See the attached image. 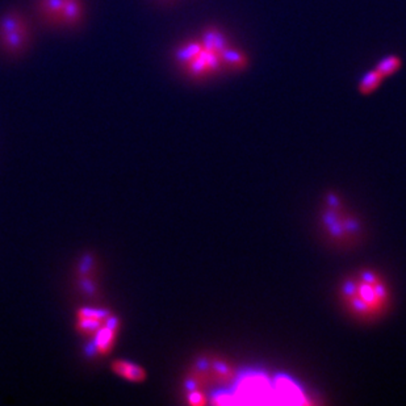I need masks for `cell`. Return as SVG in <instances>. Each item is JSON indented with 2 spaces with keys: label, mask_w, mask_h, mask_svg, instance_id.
Returning <instances> with one entry per match:
<instances>
[{
  "label": "cell",
  "mask_w": 406,
  "mask_h": 406,
  "mask_svg": "<svg viewBox=\"0 0 406 406\" xmlns=\"http://www.w3.org/2000/svg\"><path fill=\"white\" fill-rule=\"evenodd\" d=\"M274 397H280L281 402H305L303 400V391L298 388L292 379L281 376L274 383Z\"/></svg>",
  "instance_id": "cell-12"
},
{
  "label": "cell",
  "mask_w": 406,
  "mask_h": 406,
  "mask_svg": "<svg viewBox=\"0 0 406 406\" xmlns=\"http://www.w3.org/2000/svg\"><path fill=\"white\" fill-rule=\"evenodd\" d=\"M175 61L186 75L194 80H212L225 71L217 54L205 48L200 39L180 44L175 51Z\"/></svg>",
  "instance_id": "cell-2"
},
{
  "label": "cell",
  "mask_w": 406,
  "mask_h": 406,
  "mask_svg": "<svg viewBox=\"0 0 406 406\" xmlns=\"http://www.w3.org/2000/svg\"><path fill=\"white\" fill-rule=\"evenodd\" d=\"M324 225L330 237L341 242H345L346 239H354L359 231L357 221L342 208L336 195L327 198L326 210L324 213Z\"/></svg>",
  "instance_id": "cell-3"
},
{
  "label": "cell",
  "mask_w": 406,
  "mask_h": 406,
  "mask_svg": "<svg viewBox=\"0 0 406 406\" xmlns=\"http://www.w3.org/2000/svg\"><path fill=\"white\" fill-rule=\"evenodd\" d=\"M384 80V77L376 69L369 70L362 77L357 89L362 95H371L377 91Z\"/></svg>",
  "instance_id": "cell-13"
},
{
  "label": "cell",
  "mask_w": 406,
  "mask_h": 406,
  "mask_svg": "<svg viewBox=\"0 0 406 406\" xmlns=\"http://www.w3.org/2000/svg\"><path fill=\"white\" fill-rule=\"evenodd\" d=\"M37 7L42 19L57 27H74L83 16L80 0H39Z\"/></svg>",
  "instance_id": "cell-4"
},
{
  "label": "cell",
  "mask_w": 406,
  "mask_h": 406,
  "mask_svg": "<svg viewBox=\"0 0 406 406\" xmlns=\"http://www.w3.org/2000/svg\"><path fill=\"white\" fill-rule=\"evenodd\" d=\"M274 393V386L271 384V380L265 375H248L242 377L238 381L236 393L233 396H242L248 398H255L254 401H262L260 397L271 396Z\"/></svg>",
  "instance_id": "cell-6"
},
{
  "label": "cell",
  "mask_w": 406,
  "mask_h": 406,
  "mask_svg": "<svg viewBox=\"0 0 406 406\" xmlns=\"http://www.w3.org/2000/svg\"><path fill=\"white\" fill-rule=\"evenodd\" d=\"M163 1H166V3H169V1H172V0H163Z\"/></svg>",
  "instance_id": "cell-15"
},
{
  "label": "cell",
  "mask_w": 406,
  "mask_h": 406,
  "mask_svg": "<svg viewBox=\"0 0 406 406\" xmlns=\"http://www.w3.org/2000/svg\"><path fill=\"white\" fill-rule=\"evenodd\" d=\"M110 368L116 376L130 383H142L146 379V371L142 367L125 359H118L112 362Z\"/></svg>",
  "instance_id": "cell-11"
},
{
  "label": "cell",
  "mask_w": 406,
  "mask_h": 406,
  "mask_svg": "<svg viewBox=\"0 0 406 406\" xmlns=\"http://www.w3.org/2000/svg\"><path fill=\"white\" fill-rule=\"evenodd\" d=\"M341 298L347 312L360 321H375L386 315L391 289L375 269H360L342 283Z\"/></svg>",
  "instance_id": "cell-1"
},
{
  "label": "cell",
  "mask_w": 406,
  "mask_h": 406,
  "mask_svg": "<svg viewBox=\"0 0 406 406\" xmlns=\"http://www.w3.org/2000/svg\"><path fill=\"white\" fill-rule=\"evenodd\" d=\"M108 319L107 313L101 309L83 307L78 310V315H77V327L80 334L92 337Z\"/></svg>",
  "instance_id": "cell-7"
},
{
  "label": "cell",
  "mask_w": 406,
  "mask_h": 406,
  "mask_svg": "<svg viewBox=\"0 0 406 406\" xmlns=\"http://www.w3.org/2000/svg\"><path fill=\"white\" fill-rule=\"evenodd\" d=\"M220 60L224 66V70L230 72L245 71L248 69V65H250L248 54L233 44L221 54Z\"/></svg>",
  "instance_id": "cell-10"
},
{
  "label": "cell",
  "mask_w": 406,
  "mask_h": 406,
  "mask_svg": "<svg viewBox=\"0 0 406 406\" xmlns=\"http://www.w3.org/2000/svg\"><path fill=\"white\" fill-rule=\"evenodd\" d=\"M116 333H118V322L115 321V318H109L108 321L91 337L94 339L95 351L101 355H107L113 347Z\"/></svg>",
  "instance_id": "cell-9"
},
{
  "label": "cell",
  "mask_w": 406,
  "mask_h": 406,
  "mask_svg": "<svg viewBox=\"0 0 406 406\" xmlns=\"http://www.w3.org/2000/svg\"><path fill=\"white\" fill-rule=\"evenodd\" d=\"M30 28L18 13H8L0 21V45L8 53H19L28 42Z\"/></svg>",
  "instance_id": "cell-5"
},
{
  "label": "cell",
  "mask_w": 406,
  "mask_h": 406,
  "mask_svg": "<svg viewBox=\"0 0 406 406\" xmlns=\"http://www.w3.org/2000/svg\"><path fill=\"white\" fill-rule=\"evenodd\" d=\"M401 66H402V61L398 56H386L377 63L375 69L384 77V80H386L395 75L397 71L401 69Z\"/></svg>",
  "instance_id": "cell-14"
},
{
  "label": "cell",
  "mask_w": 406,
  "mask_h": 406,
  "mask_svg": "<svg viewBox=\"0 0 406 406\" xmlns=\"http://www.w3.org/2000/svg\"><path fill=\"white\" fill-rule=\"evenodd\" d=\"M200 41L205 48L221 57V54L231 45L228 34L218 27H207L200 33Z\"/></svg>",
  "instance_id": "cell-8"
}]
</instances>
